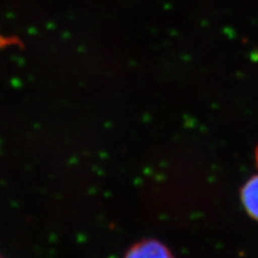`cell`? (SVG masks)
<instances>
[{
  "label": "cell",
  "mask_w": 258,
  "mask_h": 258,
  "mask_svg": "<svg viewBox=\"0 0 258 258\" xmlns=\"http://www.w3.org/2000/svg\"><path fill=\"white\" fill-rule=\"evenodd\" d=\"M241 201L247 214L258 222V174L249 177L242 186Z\"/></svg>",
  "instance_id": "obj_2"
},
{
  "label": "cell",
  "mask_w": 258,
  "mask_h": 258,
  "mask_svg": "<svg viewBox=\"0 0 258 258\" xmlns=\"http://www.w3.org/2000/svg\"><path fill=\"white\" fill-rule=\"evenodd\" d=\"M257 161H258V151H257Z\"/></svg>",
  "instance_id": "obj_3"
},
{
  "label": "cell",
  "mask_w": 258,
  "mask_h": 258,
  "mask_svg": "<svg viewBox=\"0 0 258 258\" xmlns=\"http://www.w3.org/2000/svg\"><path fill=\"white\" fill-rule=\"evenodd\" d=\"M125 258H173V256L160 242L144 241L132 247Z\"/></svg>",
  "instance_id": "obj_1"
}]
</instances>
